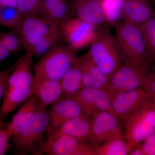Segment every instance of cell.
Masks as SVG:
<instances>
[{"label":"cell","instance_id":"obj_36","mask_svg":"<svg viewBox=\"0 0 155 155\" xmlns=\"http://www.w3.org/2000/svg\"><path fill=\"white\" fill-rule=\"evenodd\" d=\"M130 155H146L143 150L142 144L140 143L137 144L132 149L129 153Z\"/></svg>","mask_w":155,"mask_h":155},{"label":"cell","instance_id":"obj_37","mask_svg":"<svg viewBox=\"0 0 155 155\" xmlns=\"http://www.w3.org/2000/svg\"><path fill=\"white\" fill-rule=\"evenodd\" d=\"M151 69L155 71V58H154L153 60V61L152 64Z\"/></svg>","mask_w":155,"mask_h":155},{"label":"cell","instance_id":"obj_24","mask_svg":"<svg viewBox=\"0 0 155 155\" xmlns=\"http://www.w3.org/2000/svg\"><path fill=\"white\" fill-rule=\"evenodd\" d=\"M108 26H116L123 20L125 0H100Z\"/></svg>","mask_w":155,"mask_h":155},{"label":"cell","instance_id":"obj_2","mask_svg":"<svg viewBox=\"0 0 155 155\" xmlns=\"http://www.w3.org/2000/svg\"><path fill=\"white\" fill-rule=\"evenodd\" d=\"M88 53L97 67L109 79L123 65L115 38L109 26L97 28Z\"/></svg>","mask_w":155,"mask_h":155},{"label":"cell","instance_id":"obj_11","mask_svg":"<svg viewBox=\"0 0 155 155\" xmlns=\"http://www.w3.org/2000/svg\"><path fill=\"white\" fill-rule=\"evenodd\" d=\"M49 112L50 122L46 133L48 137L65 122L84 114L83 108L76 100L64 95L52 105Z\"/></svg>","mask_w":155,"mask_h":155},{"label":"cell","instance_id":"obj_12","mask_svg":"<svg viewBox=\"0 0 155 155\" xmlns=\"http://www.w3.org/2000/svg\"><path fill=\"white\" fill-rule=\"evenodd\" d=\"M72 97L80 104L86 115L93 117L104 111L113 113L111 95L107 91L83 87Z\"/></svg>","mask_w":155,"mask_h":155},{"label":"cell","instance_id":"obj_4","mask_svg":"<svg viewBox=\"0 0 155 155\" xmlns=\"http://www.w3.org/2000/svg\"><path fill=\"white\" fill-rule=\"evenodd\" d=\"M125 137L132 149L155 131V105L150 101L142 104L124 121Z\"/></svg>","mask_w":155,"mask_h":155},{"label":"cell","instance_id":"obj_6","mask_svg":"<svg viewBox=\"0 0 155 155\" xmlns=\"http://www.w3.org/2000/svg\"><path fill=\"white\" fill-rule=\"evenodd\" d=\"M151 68L150 66L136 67L123 64L110 79L107 91L111 96L119 92L143 87Z\"/></svg>","mask_w":155,"mask_h":155},{"label":"cell","instance_id":"obj_5","mask_svg":"<svg viewBox=\"0 0 155 155\" xmlns=\"http://www.w3.org/2000/svg\"><path fill=\"white\" fill-rule=\"evenodd\" d=\"M50 122L49 111L46 108H39L32 121L19 133L12 137L19 152L36 155L45 142L44 135Z\"/></svg>","mask_w":155,"mask_h":155},{"label":"cell","instance_id":"obj_39","mask_svg":"<svg viewBox=\"0 0 155 155\" xmlns=\"http://www.w3.org/2000/svg\"><path fill=\"white\" fill-rule=\"evenodd\" d=\"M146 1H147V2H154L155 1V0H146Z\"/></svg>","mask_w":155,"mask_h":155},{"label":"cell","instance_id":"obj_22","mask_svg":"<svg viewBox=\"0 0 155 155\" xmlns=\"http://www.w3.org/2000/svg\"><path fill=\"white\" fill-rule=\"evenodd\" d=\"M61 81L63 94L65 96L72 97L83 88L79 57L77 61L65 73Z\"/></svg>","mask_w":155,"mask_h":155},{"label":"cell","instance_id":"obj_18","mask_svg":"<svg viewBox=\"0 0 155 155\" xmlns=\"http://www.w3.org/2000/svg\"><path fill=\"white\" fill-rule=\"evenodd\" d=\"M83 87L107 90L110 79L97 67L88 53L79 57Z\"/></svg>","mask_w":155,"mask_h":155},{"label":"cell","instance_id":"obj_1","mask_svg":"<svg viewBox=\"0 0 155 155\" xmlns=\"http://www.w3.org/2000/svg\"><path fill=\"white\" fill-rule=\"evenodd\" d=\"M115 39L123 64L152 67L153 57L140 25L122 20L116 26Z\"/></svg>","mask_w":155,"mask_h":155},{"label":"cell","instance_id":"obj_33","mask_svg":"<svg viewBox=\"0 0 155 155\" xmlns=\"http://www.w3.org/2000/svg\"><path fill=\"white\" fill-rule=\"evenodd\" d=\"M42 38L28 37L21 36L22 46L26 52H30L42 40Z\"/></svg>","mask_w":155,"mask_h":155},{"label":"cell","instance_id":"obj_14","mask_svg":"<svg viewBox=\"0 0 155 155\" xmlns=\"http://www.w3.org/2000/svg\"><path fill=\"white\" fill-rule=\"evenodd\" d=\"M33 96L38 100L39 108H46L64 96L60 81L45 78L35 74L32 82Z\"/></svg>","mask_w":155,"mask_h":155},{"label":"cell","instance_id":"obj_19","mask_svg":"<svg viewBox=\"0 0 155 155\" xmlns=\"http://www.w3.org/2000/svg\"><path fill=\"white\" fill-rule=\"evenodd\" d=\"M39 109L38 100L34 96L28 99L12 118L7 128L13 136L19 133L34 118Z\"/></svg>","mask_w":155,"mask_h":155},{"label":"cell","instance_id":"obj_35","mask_svg":"<svg viewBox=\"0 0 155 155\" xmlns=\"http://www.w3.org/2000/svg\"><path fill=\"white\" fill-rule=\"evenodd\" d=\"M11 53L8 49L6 48L2 45L0 44V62L2 63L10 54Z\"/></svg>","mask_w":155,"mask_h":155},{"label":"cell","instance_id":"obj_3","mask_svg":"<svg viewBox=\"0 0 155 155\" xmlns=\"http://www.w3.org/2000/svg\"><path fill=\"white\" fill-rule=\"evenodd\" d=\"M77 51L69 45H56L34 65L35 74L61 81L66 72L77 61Z\"/></svg>","mask_w":155,"mask_h":155},{"label":"cell","instance_id":"obj_31","mask_svg":"<svg viewBox=\"0 0 155 155\" xmlns=\"http://www.w3.org/2000/svg\"><path fill=\"white\" fill-rule=\"evenodd\" d=\"M12 134L8 128L0 130V155H5L11 147L9 140Z\"/></svg>","mask_w":155,"mask_h":155},{"label":"cell","instance_id":"obj_30","mask_svg":"<svg viewBox=\"0 0 155 155\" xmlns=\"http://www.w3.org/2000/svg\"><path fill=\"white\" fill-rule=\"evenodd\" d=\"M150 100L155 105V71L151 69L147 75L143 86Z\"/></svg>","mask_w":155,"mask_h":155},{"label":"cell","instance_id":"obj_17","mask_svg":"<svg viewBox=\"0 0 155 155\" xmlns=\"http://www.w3.org/2000/svg\"><path fill=\"white\" fill-rule=\"evenodd\" d=\"M59 27V26L41 15L40 17L36 15L23 17L14 31L20 37L42 38Z\"/></svg>","mask_w":155,"mask_h":155},{"label":"cell","instance_id":"obj_10","mask_svg":"<svg viewBox=\"0 0 155 155\" xmlns=\"http://www.w3.org/2000/svg\"><path fill=\"white\" fill-rule=\"evenodd\" d=\"M119 134H122V126L113 113L104 111L93 117L91 146H99L108 139Z\"/></svg>","mask_w":155,"mask_h":155},{"label":"cell","instance_id":"obj_28","mask_svg":"<svg viewBox=\"0 0 155 155\" xmlns=\"http://www.w3.org/2000/svg\"><path fill=\"white\" fill-rule=\"evenodd\" d=\"M43 0H17V8L22 17L40 15Z\"/></svg>","mask_w":155,"mask_h":155},{"label":"cell","instance_id":"obj_23","mask_svg":"<svg viewBox=\"0 0 155 155\" xmlns=\"http://www.w3.org/2000/svg\"><path fill=\"white\" fill-rule=\"evenodd\" d=\"M92 147L94 155H127L131 151L123 134L112 137L99 146Z\"/></svg>","mask_w":155,"mask_h":155},{"label":"cell","instance_id":"obj_38","mask_svg":"<svg viewBox=\"0 0 155 155\" xmlns=\"http://www.w3.org/2000/svg\"><path fill=\"white\" fill-rule=\"evenodd\" d=\"M149 155H155V147L150 153Z\"/></svg>","mask_w":155,"mask_h":155},{"label":"cell","instance_id":"obj_27","mask_svg":"<svg viewBox=\"0 0 155 155\" xmlns=\"http://www.w3.org/2000/svg\"><path fill=\"white\" fill-rule=\"evenodd\" d=\"M0 44L8 49L11 54L18 52L23 47L21 38L15 31L1 32Z\"/></svg>","mask_w":155,"mask_h":155},{"label":"cell","instance_id":"obj_15","mask_svg":"<svg viewBox=\"0 0 155 155\" xmlns=\"http://www.w3.org/2000/svg\"><path fill=\"white\" fill-rule=\"evenodd\" d=\"M69 5L72 16L91 23L97 29L106 25L100 0H69Z\"/></svg>","mask_w":155,"mask_h":155},{"label":"cell","instance_id":"obj_25","mask_svg":"<svg viewBox=\"0 0 155 155\" xmlns=\"http://www.w3.org/2000/svg\"><path fill=\"white\" fill-rule=\"evenodd\" d=\"M23 17L17 7H1L0 24L5 28L16 30Z\"/></svg>","mask_w":155,"mask_h":155},{"label":"cell","instance_id":"obj_16","mask_svg":"<svg viewBox=\"0 0 155 155\" xmlns=\"http://www.w3.org/2000/svg\"><path fill=\"white\" fill-rule=\"evenodd\" d=\"M92 120V116L85 114L72 118L61 125L48 138L66 135L89 143Z\"/></svg>","mask_w":155,"mask_h":155},{"label":"cell","instance_id":"obj_21","mask_svg":"<svg viewBox=\"0 0 155 155\" xmlns=\"http://www.w3.org/2000/svg\"><path fill=\"white\" fill-rule=\"evenodd\" d=\"M40 15L60 26L71 17L69 0H43Z\"/></svg>","mask_w":155,"mask_h":155},{"label":"cell","instance_id":"obj_9","mask_svg":"<svg viewBox=\"0 0 155 155\" xmlns=\"http://www.w3.org/2000/svg\"><path fill=\"white\" fill-rule=\"evenodd\" d=\"M111 97L113 114L123 121L140 106L150 100L144 89L141 88L119 92Z\"/></svg>","mask_w":155,"mask_h":155},{"label":"cell","instance_id":"obj_13","mask_svg":"<svg viewBox=\"0 0 155 155\" xmlns=\"http://www.w3.org/2000/svg\"><path fill=\"white\" fill-rule=\"evenodd\" d=\"M33 57L30 53L26 52L25 54L16 62V66L9 78L6 91H32L33 75L31 70Z\"/></svg>","mask_w":155,"mask_h":155},{"label":"cell","instance_id":"obj_20","mask_svg":"<svg viewBox=\"0 0 155 155\" xmlns=\"http://www.w3.org/2000/svg\"><path fill=\"white\" fill-rule=\"evenodd\" d=\"M155 16L153 10L146 0H125L123 20L141 25Z\"/></svg>","mask_w":155,"mask_h":155},{"label":"cell","instance_id":"obj_29","mask_svg":"<svg viewBox=\"0 0 155 155\" xmlns=\"http://www.w3.org/2000/svg\"><path fill=\"white\" fill-rule=\"evenodd\" d=\"M140 26L153 60L155 58V16Z\"/></svg>","mask_w":155,"mask_h":155},{"label":"cell","instance_id":"obj_32","mask_svg":"<svg viewBox=\"0 0 155 155\" xmlns=\"http://www.w3.org/2000/svg\"><path fill=\"white\" fill-rule=\"evenodd\" d=\"M16 63L8 69L0 72V98L2 99L8 86L9 78L15 68Z\"/></svg>","mask_w":155,"mask_h":155},{"label":"cell","instance_id":"obj_34","mask_svg":"<svg viewBox=\"0 0 155 155\" xmlns=\"http://www.w3.org/2000/svg\"><path fill=\"white\" fill-rule=\"evenodd\" d=\"M155 147V131L151 134L144 140L142 144L143 150L146 155H149L150 153Z\"/></svg>","mask_w":155,"mask_h":155},{"label":"cell","instance_id":"obj_8","mask_svg":"<svg viewBox=\"0 0 155 155\" xmlns=\"http://www.w3.org/2000/svg\"><path fill=\"white\" fill-rule=\"evenodd\" d=\"M94 155L90 143L66 135L48 138L36 155Z\"/></svg>","mask_w":155,"mask_h":155},{"label":"cell","instance_id":"obj_7","mask_svg":"<svg viewBox=\"0 0 155 155\" xmlns=\"http://www.w3.org/2000/svg\"><path fill=\"white\" fill-rule=\"evenodd\" d=\"M59 28L68 45L77 50L91 44L97 31L94 25L75 17L62 22Z\"/></svg>","mask_w":155,"mask_h":155},{"label":"cell","instance_id":"obj_26","mask_svg":"<svg viewBox=\"0 0 155 155\" xmlns=\"http://www.w3.org/2000/svg\"><path fill=\"white\" fill-rule=\"evenodd\" d=\"M61 35V31L59 27L49 34L44 37L40 42L29 53L33 57L41 58L46 53L57 45V42Z\"/></svg>","mask_w":155,"mask_h":155}]
</instances>
